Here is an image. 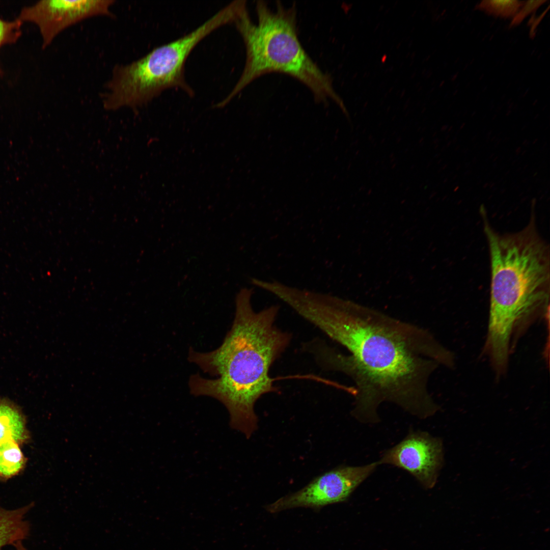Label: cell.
<instances>
[{
	"label": "cell",
	"instance_id": "6da1fadb",
	"mask_svg": "<svg viewBox=\"0 0 550 550\" xmlns=\"http://www.w3.org/2000/svg\"><path fill=\"white\" fill-rule=\"evenodd\" d=\"M306 320L350 352L332 348L323 365L354 383L351 415L359 422H379L383 402L421 419L439 409L429 379L440 365L453 368L455 356L428 330L327 294L311 304Z\"/></svg>",
	"mask_w": 550,
	"mask_h": 550
},
{
	"label": "cell",
	"instance_id": "7a4b0ae2",
	"mask_svg": "<svg viewBox=\"0 0 550 550\" xmlns=\"http://www.w3.org/2000/svg\"><path fill=\"white\" fill-rule=\"evenodd\" d=\"M251 289H241L236 297L234 319L222 344L199 352L191 348L188 360L214 379L191 375L188 385L194 396L213 397L227 409L232 428L249 438L258 427L254 406L264 394L278 391L269 372L288 347L291 335L278 328L279 311L271 306L255 312Z\"/></svg>",
	"mask_w": 550,
	"mask_h": 550
},
{
	"label": "cell",
	"instance_id": "3957f363",
	"mask_svg": "<svg viewBox=\"0 0 550 550\" xmlns=\"http://www.w3.org/2000/svg\"><path fill=\"white\" fill-rule=\"evenodd\" d=\"M534 211L523 229L501 234L480 210L489 253L490 286L486 348L495 370L506 369L513 329L522 318L546 307L550 289L549 245Z\"/></svg>",
	"mask_w": 550,
	"mask_h": 550
},
{
	"label": "cell",
	"instance_id": "277c9868",
	"mask_svg": "<svg viewBox=\"0 0 550 550\" xmlns=\"http://www.w3.org/2000/svg\"><path fill=\"white\" fill-rule=\"evenodd\" d=\"M257 23L251 19L246 5L233 24L240 35L246 60L237 82L226 97L214 106L222 108L255 79L271 72L289 75L304 84L317 102L330 99L346 110L335 91L331 75L322 70L303 48L298 39L295 5L285 7L277 2L271 9L266 3L257 1Z\"/></svg>",
	"mask_w": 550,
	"mask_h": 550
},
{
	"label": "cell",
	"instance_id": "5b68a950",
	"mask_svg": "<svg viewBox=\"0 0 550 550\" xmlns=\"http://www.w3.org/2000/svg\"><path fill=\"white\" fill-rule=\"evenodd\" d=\"M238 12L237 4L231 2L188 34L131 63L115 65L101 94L104 108L114 111L126 107L135 111L171 89L193 96L194 91L185 75L189 56L211 33L233 23Z\"/></svg>",
	"mask_w": 550,
	"mask_h": 550
},
{
	"label": "cell",
	"instance_id": "8992f818",
	"mask_svg": "<svg viewBox=\"0 0 550 550\" xmlns=\"http://www.w3.org/2000/svg\"><path fill=\"white\" fill-rule=\"evenodd\" d=\"M379 465L340 466L316 477L304 487L281 497L265 507L269 512L297 508L314 509L345 501Z\"/></svg>",
	"mask_w": 550,
	"mask_h": 550
},
{
	"label": "cell",
	"instance_id": "52a82bcc",
	"mask_svg": "<svg viewBox=\"0 0 550 550\" xmlns=\"http://www.w3.org/2000/svg\"><path fill=\"white\" fill-rule=\"evenodd\" d=\"M114 0H43L22 9L18 19L38 26L45 48L66 29L85 19L97 16L115 17L111 7Z\"/></svg>",
	"mask_w": 550,
	"mask_h": 550
},
{
	"label": "cell",
	"instance_id": "ba28073f",
	"mask_svg": "<svg viewBox=\"0 0 550 550\" xmlns=\"http://www.w3.org/2000/svg\"><path fill=\"white\" fill-rule=\"evenodd\" d=\"M442 439L427 432L411 430L394 447L385 451L378 464L392 465L410 474L425 489L436 484L443 466Z\"/></svg>",
	"mask_w": 550,
	"mask_h": 550
},
{
	"label": "cell",
	"instance_id": "9c48e42d",
	"mask_svg": "<svg viewBox=\"0 0 550 550\" xmlns=\"http://www.w3.org/2000/svg\"><path fill=\"white\" fill-rule=\"evenodd\" d=\"M34 506L31 502L16 509H8L0 505V550L29 538L31 525L26 516Z\"/></svg>",
	"mask_w": 550,
	"mask_h": 550
},
{
	"label": "cell",
	"instance_id": "30bf717a",
	"mask_svg": "<svg viewBox=\"0 0 550 550\" xmlns=\"http://www.w3.org/2000/svg\"><path fill=\"white\" fill-rule=\"evenodd\" d=\"M6 438L21 445L28 443L31 436L21 408L10 399L0 397V442Z\"/></svg>",
	"mask_w": 550,
	"mask_h": 550
},
{
	"label": "cell",
	"instance_id": "8fae6325",
	"mask_svg": "<svg viewBox=\"0 0 550 550\" xmlns=\"http://www.w3.org/2000/svg\"><path fill=\"white\" fill-rule=\"evenodd\" d=\"M20 446L11 438H6L0 442L1 481H7L24 470L27 458Z\"/></svg>",
	"mask_w": 550,
	"mask_h": 550
},
{
	"label": "cell",
	"instance_id": "7c38bea8",
	"mask_svg": "<svg viewBox=\"0 0 550 550\" xmlns=\"http://www.w3.org/2000/svg\"><path fill=\"white\" fill-rule=\"evenodd\" d=\"M525 3V1L517 0H486L478 4L476 9L496 17L513 18Z\"/></svg>",
	"mask_w": 550,
	"mask_h": 550
},
{
	"label": "cell",
	"instance_id": "4fadbf2b",
	"mask_svg": "<svg viewBox=\"0 0 550 550\" xmlns=\"http://www.w3.org/2000/svg\"><path fill=\"white\" fill-rule=\"evenodd\" d=\"M22 23L17 18L13 21H7L0 18V48L17 41L21 35Z\"/></svg>",
	"mask_w": 550,
	"mask_h": 550
},
{
	"label": "cell",
	"instance_id": "5bb4252c",
	"mask_svg": "<svg viewBox=\"0 0 550 550\" xmlns=\"http://www.w3.org/2000/svg\"><path fill=\"white\" fill-rule=\"evenodd\" d=\"M546 1H528L525 2L523 6L520 8L519 11L513 18L510 24V27H512L519 25L524 19L527 17L529 14L535 12L538 8H539L544 3H546Z\"/></svg>",
	"mask_w": 550,
	"mask_h": 550
},
{
	"label": "cell",
	"instance_id": "9a60e30c",
	"mask_svg": "<svg viewBox=\"0 0 550 550\" xmlns=\"http://www.w3.org/2000/svg\"><path fill=\"white\" fill-rule=\"evenodd\" d=\"M15 550H28V549L24 545L23 541H18L15 543L13 546Z\"/></svg>",
	"mask_w": 550,
	"mask_h": 550
},
{
	"label": "cell",
	"instance_id": "2e32d148",
	"mask_svg": "<svg viewBox=\"0 0 550 550\" xmlns=\"http://www.w3.org/2000/svg\"><path fill=\"white\" fill-rule=\"evenodd\" d=\"M1 74V69H0V74Z\"/></svg>",
	"mask_w": 550,
	"mask_h": 550
}]
</instances>
